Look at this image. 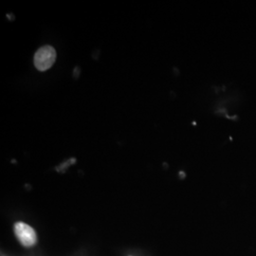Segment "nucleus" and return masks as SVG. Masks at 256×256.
Wrapping results in <instances>:
<instances>
[{"label": "nucleus", "instance_id": "f257e3e1", "mask_svg": "<svg viewBox=\"0 0 256 256\" xmlns=\"http://www.w3.org/2000/svg\"><path fill=\"white\" fill-rule=\"evenodd\" d=\"M56 60V52L52 46L40 48L34 55V64L40 72H45L52 66Z\"/></svg>", "mask_w": 256, "mask_h": 256}, {"label": "nucleus", "instance_id": "f03ea898", "mask_svg": "<svg viewBox=\"0 0 256 256\" xmlns=\"http://www.w3.org/2000/svg\"><path fill=\"white\" fill-rule=\"evenodd\" d=\"M14 234L19 242L26 248L34 247L37 242L36 232L34 228L23 222L14 224Z\"/></svg>", "mask_w": 256, "mask_h": 256}]
</instances>
